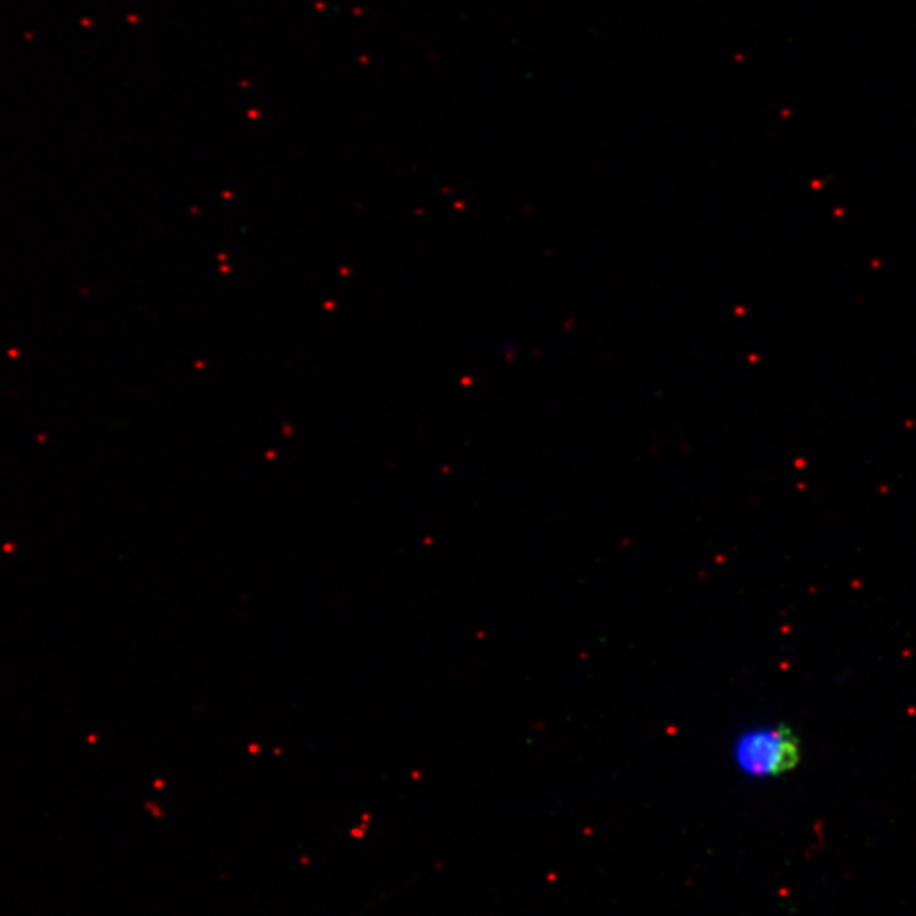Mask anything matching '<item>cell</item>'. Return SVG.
Instances as JSON below:
<instances>
[{"label": "cell", "instance_id": "1", "mask_svg": "<svg viewBox=\"0 0 916 916\" xmlns=\"http://www.w3.org/2000/svg\"><path fill=\"white\" fill-rule=\"evenodd\" d=\"M738 766L752 776H781L801 762V743L786 725L762 728L740 738Z\"/></svg>", "mask_w": 916, "mask_h": 916}]
</instances>
